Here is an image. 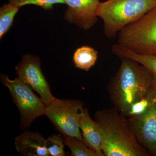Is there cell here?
<instances>
[{"instance_id": "1", "label": "cell", "mask_w": 156, "mask_h": 156, "mask_svg": "<svg viewBox=\"0 0 156 156\" xmlns=\"http://www.w3.org/2000/svg\"><path fill=\"white\" fill-rule=\"evenodd\" d=\"M122 59L119 69L109 82L107 90L113 107L126 116L133 105L156 89V82L142 65L131 58Z\"/></svg>"}, {"instance_id": "2", "label": "cell", "mask_w": 156, "mask_h": 156, "mask_svg": "<svg viewBox=\"0 0 156 156\" xmlns=\"http://www.w3.org/2000/svg\"><path fill=\"white\" fill-rule=\"evenodd\" d=\"M94 120L100 126L105 156H149L136 138L128 119L115 108L98 110Z\"/></svg>"}, {"instance_id": "3", "label": "cell", "mask_w": 156, "mask_h": 156, "mask_svg": "<svg viewBox=\"0 0 156 156\" xmlns=\"http://www.w3.org/2000/svg\"><path fill=\"white\" fill-rule=\"evenodd\" d=\"M156 6V0H106L99 3L96 15L103 21L105 37L111 39Z\"/></svg>"}, {"instance_id": "4", "label": "cell", "mask_w": 156, "mask_h": 156, "mask_svg": "<svg viewBox=\"0 0 156 156\" xmlns=\"http://www.w3.org/2000/svg\"><path fill=\"white\" fill-rule=\"evenodd\" d=\"M117 43L138 54H156V6L121 31Z\"/></svg>"}, {"instance_id": "5", "label": "cell", "mask_w": 156, "mask_h": 156, "mask_svg": "<svg viewBox=\"0 0 156 156\" xmlns=\"http://www.w3.org/2000/svg\"><path fill=\"white\" fill-rule=\"evenodd\" d=\"M0 80L9 89L12 100L19 110L20 129H28L37 118L44 115L46 105L30 87L18 78L11 80L8 76L1 74Z\"/></svg>"}, {"instance_id": "6", "label": "cell", "mask_w": 156, "mask_h": 156, "mask_svg": "<svg viewBox=\"0 0 156 156\" xmlns=\"http://www.w3.org/2000/svg\"><path fill=\"white\" fill-rule=\"evenodd\" d=\"M83 108L82 101L56 98L46 106L44 115L62 135L83 141L80 126Z\"/></svg>"}, {"instance_id": "7", "label": "cell", "mask_w": 156, "mask_h": 156, "mask_svg": "<svg viewBox=\"0 0 156 156\" xmlns=\"http://www.w3.org/2000/svg\"><path fill=\"white\" fill-rule=\"evenodd\" d=\"M18 79L37 92L46 106L53 101L54 97L41 67L38 56L27 54L15 67Z\"/></svg>"}, {"instance_id": "8", "label": "cell", "mask_w": 156, "mask_h": 156, "mask_svg": "<svg viewBox=\"0 0 156 156\" xmlns=\"http://www.w3.org/2000/svg\"><path fill=\"white\" fill-rule=\"evenodd\" d=\"M127 119L140 144L156 156V100L142 114Z\"/></svg>"}, {"instance_id": "9", "label": "cell", "mask_w": 156, "mask_h": 156, "mask_svg": "<svg viewBox=\"0 0 156 156\" xmlns=\"http://www.w3.org/2000/svg\"><path fill=\"white\" fill-rule=\"evenodd\" d=\"M67 9L64 19L71 24L85 31L89 30L96 24V11L100 0H64Z\"/></svg>"}, {"instance_id": "10", "label": "cell", "mask_w": 156, "mask_h": 156, "mask_svg": "<svg viewBox=\"0 0 156 156\" xmlns=\"http://www.w3.org/2000/svg\"><path fill=\"white\" fill-rule=\"evenodd\" d=\"M14 143L17 152L23 156H49L46 139L38 132L24 130L15 138Z\"/></svg>"}, {"instance_id": "11", "label": "cell", "mask_w": 156, "mask_h": 156, "mask_svg": "<svg viewBox=\"0 0 156 156\" xmlns=\"http://www.w3.org/2000/svg\"><path fill=\"white\" fill-rule=\"evenodd\" d=\"M84 143L96 153L98 156H105L101 149V133L100 126L89 114V110L84 108L80 122Z\"/></svg>"}, {"instance_id": "12", "label": "cell", "mask_w": 156, "mask_h": 156, "mask_svg": "<svg viewBox=\"0 0 156 156\" xmlns=\"http://www.w3.org/2000/svg\"><path fill=\"white\" fill-rule=\"evenodd\" d=\"M112 51L114 55L121 59L131 58L142 65L150 72L156 82V54L142 55L138 54L118 43L112 47Z\"/></svg>"}, {"instance_id": "13", "label": "cell", "mask_w": 156, "mask_h": 156, "mask_svg": "<svg viewBox=\"0 0 156 156\" xmlns=\"http://www.w3.org/2000/svg\"><path fill=\"white\" fill-rule=\"evenodd\" d=\"M98 53L93 48L83 46L78 48L73 55L75 66L79 69L88 71L96 63Z\"/></svg>"}, {"instance_id": "14", "label": "cell", "mask_w": 156, "mask_h": 156, "mask_svg": "<svg viewBox=\"0 0 156 156\" xmlns=\"http://www.w3.org/2000/svg\"><path fill=\"white\" fill-rule=\"evenodd\" d=\"M19 8L11 3L5 4L0 9V38L2 39L13 24Z\"/></svg>"}, {"instance_id": "15", "label": "cell", "mask_w": 156, "mask_h": 156, "mask_svg": "<svg viewBox=\"0 0 156 156\" xmlns=\"http://www.w3.org/2000/svg\"><path fill=\"white\" fill-rule=\"evenodd\" d=\"M65 145L69 148L71 154L73 156H98L96 152L88 147L83 141L75 138L64 136Z\"/></svg>"}, {"instance_id": "16", "label": "cell", "mask_w": 156, "mask_h": 156, "mask_svg": "<svg viewBox=\"0 0 156 156\" xmlns=\"http://www.w3.org/2000/svg\"><path fill=\"white\" fill-rule=\"evenodd\" d=\"M63 136L61 134H53L46 139V147L49 156H64Z\"/></svg>"}, {"instance_id": "17", "label": "cell", "mask_w": 156, "mask_h": 156, "mask_svg": "<svg viewBox=\"0 0 156 156\" xmlns=\"http://www.w3.org/2000/svg\"><path fill=\"white\" fill-rule=\"evenodd\" d=\"M9 3L19 9L22 6L32 5L38 6L45 10H50L56 4H65L64 0H9Z\"/></svg>"}]
</instances>
